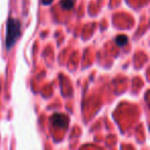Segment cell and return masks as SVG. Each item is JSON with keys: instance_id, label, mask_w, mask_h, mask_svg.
I'll list each match as a JSON object with an SVG mask.
<instances>
[{"instance_id": "1", "label": "cell", "mask_w": 150, "mask_h": 150, "mask_svg": "<svg viewBox=\"0 0 150 150\" xmlns=\"http://www.w3.org/2000/svg\"><path fill=\"white\" fill-rule=\"evenodd\" d=\"M20 33H21V24H20V22L13 19V18L8 19L6 25V40H5L7 50L13 47V45L19 38Z\"/></svg>"}, {"instance_id": "2", "label": "cell", "mask_w": 150, "mask_h": 150, "mask_svg": "<svg viewBox=\"0 0 150 150\" xmlns=\"http://www.w3.org/2000/svg\"><path fill=\"white\" fill-rule=\"evenodd\" d=\"M52 122L56 127H61V129H65L67 127L69 123V119L67 118V116L60 113H54L52 116Z\"/></svg>"}, {"instance_id": "3", "label": "cell", "mask_w": 150, "mask_h": 150, "mask_svg": "<svg viewBox=\"0 0 150 150\" xmlns=\"http://www.w3.org/2000/svg\"><path fill=\"white\" fill-rule=\"evenodd\" d=\"M75 0H62L61 1V6L63 9H66V11H70L74 6Z\"/></svg>"}, {"instance_id": "4", "label": "cell", "mask_w": 150, "mask_h": 150, "mask_svg": "<svg viewBox=\"0 0 150 150\" xmlns=\"http://www.w3.org/2000/svg\"><path fill=\"white\" fill-rule=\"evenodd\" d=\"M127 40L129 39H127V37L125 35H119L115 38V42H116L117 45L120 46V47H122V46H125V44H127Z\"/></svg>"}, {"instance_id": "5", "label": "cell", "mask_w": 150, "mask_h": 150, "mask_svg": "<svg viewBox=\"0 0 150 150\" xmlns=\"http://www.w3.org/2000/svg\"><path fill=\"white\" fill-rule=\"evenodd\" d=\"M52 1V0H42V3H44V4H50Z\"/></svg>"}]
</instances>
